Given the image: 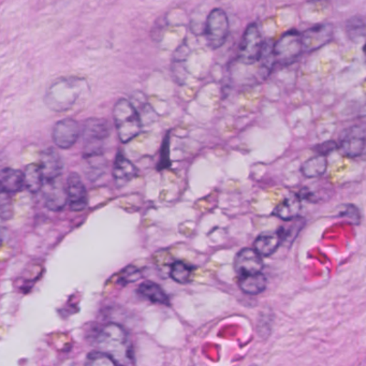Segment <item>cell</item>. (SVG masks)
<instances>
[{"label": "cell", "instance_id": "cell-1", "mask_svg": "<svg viewBox=\"0 0 366 366\" xmlns=\"http://www.w3.org/2000/svg\"><path fill=\"white\" fill-rule=\"evenodd\" d=\"M99 351L112 357L118 366H133L135 363L133 344L126 330L117 323H108L98 332Z\"/></svg>", "mask_w": 366, "mask_h": 366}, {"label": "cell", "instance_id": "cell-2", "mask_svg": "<svg viewBox=\"0 0 366 366\" xmlns=\"http://www.w3.org/2000/svg\"><path fill=\"white\" fill-rule=\"evenodd\" d=\"M85 87L86 83L83 78H59L55 81L46 91L44 102L51 110L65 112L76 104Z\"/></svg>", "mask_w": 366, "mask_h": 366}, {"label": "cell", "instance_id": "cell-3", "mask_svg": "<svg viewBox=\"0 0 366 366\" xmlns=\"http://www.w3.org/2000/svg\"><path fill=\"white\" fill-rule=\"evenodd\" d=\"M113 118L119 140L123 143L135 139L142 131L141 116L133 102L119 99L113 108Z\"/></svg>", "mask_w": 366, "mask_h": 366}, {"label": "cell", "instance_id": "cell-4", "mask_svg": "<svg viewBox=\"0 0 366 366\" xmlns=\"http://www.w3.org/2000/svg\"><path fill=\"white\" fill-rule=\"evenodd\" d=\"M110 125L106 119H87L83 129L84 157L103 155L104 142L110 137Z\"/></svg>", "mask_w": 366, "mask_h": 366}, {"label": "cell", "instance_id": "cell-5", "mask_svg": "<svg viewBox=\"0 0 366 366\" xmlns=\"http://www.w3.org/2000/svg\"><path fill=\"white\" fill-rule=\"evenodd\" d=\"M265 44L263 36L256 24H250L240 40L238 59L243 65H254L260 61Z\"/></svg>", "mask_w": 366, "mask_h": 366}, {"label": "cell", "instance_id": "cell-6", "mask_svg": "<svg viewBox=\"0 0 366 366\" xmlns=\"http://www.w3.org/2000/svg\"><path fill=\"white\" fill-rule=\"evenodd\" d=\"M303 51L302 35L297 31H287L274 46L276 61L283 66L295 63Z\"/></svg>", "mask_w": 366, "mask_h": 366}, {"label": "cell", "instance_id": "cell-7", "mask_svg": "<svg viewBox=\"0 0 366 366\" xmlns=\"http://www.w3.org/2000/svg\"><path fill=\"white\" fill-rule=\"evenodd\" d=\"M229 20L223 9L212 10L208 14L205 24V37L210 48H220L227 41L229 36Z\"/></svg>", "mask_w": 366, "mask_h": 366}, {"label": "cell", "instance_id": "cell-8", "mask_svg": "<svg viewBox=\"0 0 366 366\" xmlns=\"http://www.w3.org/2000/svg\"><path fill=\"white\" fill-rule=\"evenodd\" d=\"M340 152L349 158L361 156L366 150V131L360 127H351L340 138Z\"/></svg>", "mask_w": 366, "mask_h": 366}, {"label": "cell", "instance_id": "cell-9", "mask_svg": "<svg viewBox=\"0 0 366 366\" xmlns=\"http://www.w3.org/2000/svg\"><path fill=\"white\" fill-rule=\"evenodd\" d=\"M333 38V26L331 24H319L310 27L302 35V42L305 52H314L327 46Z\"/></svg>", "mask_w": 366, "mask_h": 366}, {"label": "cell", "instance_id": "cell-10", "mask_svg": "<svg viewBox=\"0 0 366 366\" xmlns=\"http://www.w3.org/2000/svg\"><path fill=\"white\" fill-rule=\"evenodd\" d=\"M66 188H67L68 203H69L70 210L73 212L84 210L88 205V198H87L86 187L80 176L74 172L70 173L67 178Z\"/></svg>", "mask_w": 366, "mask_h": 366}, {"label": "cell", "instance_id": "cell-11", "mask_svg": "<svg viewBox=\"0 0 366 366\" xmlns=\"http://www.w3.org/2000/svg\"><path fill=\"white\" fill-rule=\"evenodd\" d=\"M42 193L46 208L53 212H61L68 203L67 188L59 178L44 182Z\"/></svg>", "mask_w": 366, "mask_h": 366}, {"label": "cell", "instance_id": "cell-12", "mask_svg": "<svg viewBox=\"0 0 366 366\" xmlns=\"http://www.w3.org/2000/svg\"><path fill=\"white\" fill-rule=\"evenodd\" d=\"M80 135L78 123L73 119H63L56 123L53 128L52 138L54 143L63 150H68L76 143Z\"/></svg>", "mask_w": 366, "mask_h": 366}, {"label": "cell", "instance_id": "cell-13", "mask_svg": "<svg viewBox=\"0 0 366 366\" xmlns=\"http://www.w3.org/2000/svg\"><path fill=\"white\" fill-rule=\"evenodd\" d=\"M263 257L252 248H244L238 253L234 261V269L238 276L261 273L263 271Z\"/></svg>", "mask_w": 366, "mask_h": 366}, {"label": "cell", "instance_id": "cell-14", "mask_svg": "<svg viewBox=\"0 0 366 366\" xmlns=\"http://www.w3.org/2000/svg\"><path fill=\"white\" fill-rule=\"evenodd\" d=\"M40 168H41L46 182L59 178L63 172V161L55 148H46L41 153Z\"/></svg>", "mask_w": 366, "mask_h": 366}, {"label": "cell", "instance_id": "cell-15", "mask_svg": "<svg viewBox=\"0 0 366 366\" xmlns=\"http://www.w3.org/2000/svg\"><path fill=\"white\" fill-rule=\"evenodd\" d=\"M138 176V169L131 161L121 152L117 153L113 166V178L117 187H123L128 184Z\"/></svg>", "mask_w": 366, "mask_h": 366}, {"label": "cell", "instance_id": "cell-16", "mask_svg": "<svg viewBox=\"0 0 366 366\" xmlns=\"http://www.w3.org/2000/svg\"><path fill=\"white\" fill-rule=\"evenodd\" d=\"M284 240L282 229L276 232H268L261 234L255 240V250L261 257H269L278 250Z\"/></svg>", "mask_w": 366, "mask_h": 366}, {"label": "cell", "instance_id": "cell-17", "mask_svg": "<svg viewBox=\"0 0 366 366\" xmlns=\"http://www.w3.org/2000/svg\"><path fill=\"white\" fill-rule=\"evenodd\" d=\"M1 191L8 193H16L22 190L25 186L24 173L19 170L6 168L0 174Z\"/></svg>", "mask_w": 366, "mask_h": 366}, {"label": "cell", "instance_id": "cell-18", "mask_svg": "<svg viewBox=\"0 0 366 366\" xmlns=\"http://www.w3.org/2000/svg\"><path fill=\"white\" fill-rule=\"evenodd\" d=\"M302 204L299 195H290L274 210L273 215L283 220H293L301 213Z\"/></svg>", "mask_w": 366, "mask_h": 366}, {"label": "cell", "instance_id": "cell-19", "mask_svg": "<svg viewBox=\"0 0 366 366\" xmlns=\"http://www.w3.org/2000/svg\"><path fill=\"white\" fill-rule=\"evenodd\" d=\"M267 278L263 273L240 276L238 280L240 290L250 295H257L263 293L267 288Z\"/></svg>", "mask_w": 366, "mask_h": 366}, {"label": "cell", "instance_id": "cell-20", "mask_svg": "<svg viewBox=\"0 0 366 366\" xmlns=\"http://www.w3.org/2000/svg\"><path fill=\"white\" fill-rule=\"evenodd\" d=\"M138 293L144 298L148 300L152 303L163 304V305H169L170 300L168 298L167 293L163 290L159 285L155 284L153 282L142 283L138 289Z\"/></svg>", "mask_w": 366, "mask_h": 366}, {"label": "cell", "instance_id": "cell-21", "mask_svg": "<svg viewBox=\"0 0 366 366\" xmlns=\"http://www.w3.org/2000/svg\"><path fill=\"white\" fill-rule=\"evenodd\" d=\"M25 186L27 187L31 193H38L40 189L44 188V176L42 173L40 165L37 163H31L27 166L24 172Z\"/></svg>", "mask_w": 366, "mask_h": 366}, {"label": "cell", "instance_id": "cell-22", "mask_svg": "<svg viewBox=\"0 0 366 366\" xmlns=\"http://www.w3.org/2000/svg\"><path fill=\"white\" fill-rule=\"evenodd\" d=\"M327 168V157L317 155L302 166V173L305 178H316L322 176Z\"/></svg>", "mask_w": 366, "mask_h": 366}, {"label": "cell", "instance_id": "cell-23", "mask_svg": "<svg viewBox=\"0 0 366 366\" xmlns=\"http://www.w3.org/2000/svg\"><path fill=\"white\" fill-rule=\"evenodd\" d=\"M346 31L349 39L355 44L364 41L366 38V20L363 16H352L346 23Z\"/></svg>", "mask_w": 366, "mask_h": 366}, {"label": "cell", "instance_id": "cell-24", "mask_svg": "<svg viewBox=\"0 0 366 366\" xmlns=\"http://www.w3.org/2000/svg\"><path fill=\"white\" fill-rule=\"evenodd\" d=\"M84 158L86 161V172L85 173H87V176L91 181L98 180L106 170V163L104 155L84 157Z\"/></svg>", "mask_w": 366, "mask_h": 366}, {"label": "cell", "instance_id": "cell-25", "mask_svg": "<svg viewBox=\"0 0 366 366\" xmlns=\"http://www.w3.org/2000/svg\"><path fill=\"white\" fill-rule=\"evenodd\" d=\"M191 273L193 271L186 263H182V261H176L172 263L170 276L178 284H187L190 282Z\"/></svg>", "mask_w": 366, "mask_h": 366}, {"label": "cell", "instance_id": "cell-26", "mask_svg": "<svg viewBox=\"0 0 366 366\" xmlns=\"http://www.w3.org/2000/svg\"><path fill=\"white\" fill-rule=\"evenodd\" d=\"M260 67L263 72H265V78L271 73L274 63H276L275 54H274V46L272 42H265L263 46V53L260 57Z\"/></svg>", "mask_w": 366, "mask_h": 366}, {"label": "cell", "instance_id": "cell-27", "mask_svg": "<svg viewBox=\"0 0 366 366\" xmlns=\"http://www.w3.org/2000/svg\"><path fill=\"white\" fill-rule=\"evenodd\" d=\"M85 366H118L116 362L101 351H93L87 355Z\"/></svg>", "mask_w": 366, "mask_h": 366}, {"label": "cell", "instance_id": "cell-28", "mask_svg": "<svg viewBox=\"0 0 366 366\" xmlns=\"http://www.w3.org/2000/svg\"><path fill=\"white\" fill-rule=\"evenodd\" d=\"M0 212L4 219H9L12 215L11 200L8 197V193L1 191V199H0Z\"/></svg>", "mask_w": 366, "mask_h": 366}, {"label": "cell", "instance_id": "cell-29", "mask_svg": "<svg viewBox=\"0 0 366 366\" xmlns=\"http://www.w3.org/2000/svg\"><path fill=\"white\" fill-rule=\"evenodd\" d=\"M340 216L347 217L352 223H360V212L355 205H347L345 208L344 212L340 214Z\"/></svg>", "mask_w": 366, "mask_h": 366}, {"label": "cell", "instance_id": "cell-30", "mask_svg": "<svg viewBox=\"0 0 366 366\" xmlns=\"http://www.w3.org/2000/svg\"><path fill=\"white\" fill-rule=\"evenodd\" d=\"M338 148L337 144L334 141H327L325 143L320 144V146H316L315 151L318 153V155H322V156H327L330 153L335 151Z\"/></svg>", "mask_w": 366, "mask_h": 366}, {"label": "cell", "instance_id": "cell-31", "mask_svg": "<svg viewBox=\"0 0 366 366\" xmlns=\"http://www.w3.org/2000/svg\"><path fill=\"white\" fill-rule=\"evenodd\" d=\"M139 278V270L133 269V268H129L127 271H124V276L121 278V280H125L127 283H133L137 280Z\"/></svg>", "mask_w": 366, "mask_h": 366}, {"label": "cell", "instance_id": "cell-32", "mask_svg": "<svg viewBox=\"0 0 366 366\" xmlns=\"http://www.w3.org/2000/svg\"><path fill=\"white\" fill-rule=\"evenodd\" d=\"M363 50H364V54H365V56H366V44H365V46H364Z\"/></svg>", "mask_w": 366, "mask_h": 366}]
</instances>
